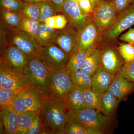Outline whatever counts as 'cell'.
Returning a JSON list of instances; mask_svg holds the SVG:
<instances>
[{
  "instance_id": "cell-17",
  "label": "cell",
  "mask_w": 134,
  "mask_h": 134,
  "mask_svg": "<svg viewBox=\"0 0 134 134\" xmlns=\"http://www.w3.org/2000/svg\"><path fill=\"white\" fill-rule=\"evenodd\" d=\"M115 75L100 66L92 75V90L100 93L105 92L109 89Z\"/></svg>"
},
{
  "instance_id": "cell-27",
  "label": "cell",
  "mask_w": 134,
  "mask_h": 134,
  "mask_svg": "<svg viewBox=\"0 0 134 134\" xmlns=\"http://www.w3.org/2000/svg\"><path fill=\"white\" fill-rule=\"evenodd\" d=\"M92 75L79 70L72 72L70 77L75 86L82 89L91 88Z\"/></svg>"
},
{
  "instance_id": "cell-16",
  "label": "cell",
  "mask_w": 134,
  "mask_h": 134,
  "mask_svg": "<svg viewBox=\"0 0 134 134\" xmlns=\"http://www.w3.org/2000/svg\"><path fill=\"white\" fill-rule=\"evenodd\" d=\"M1 134H15L19 113L9 107L1 111Z\"/></svg>"
},
{
  "instance_id": "cell-4",
  "label": "cell",
  "mask_w": 134,
  "mask_h": 134,
  "mask_svg": "<svg viewBox=\"0 0 134 134\" xmlns=\"http://www.w3.org/2000/svg\"><path fill=\"white\" fill-rule=\"evenodd\" d=\"M49 74V71L43 63L34 57L30 58L23 75L31 88L49 96L50 95L48 85Z\"/></svg>"
},
{
  "instance_id": "cell-44",
  "label": "cell",
  "mask_w": 134,
  "mask_h": 134,
  "mask_svg": "<svg viewBox=\"0 0 134 134\" xmlns=\"http://www.w3.org/2000/svg\"><path fill=\"white\" fill-rule=\"evenodd\" d=\"M90 1L92 5V8L93 10H94V8H96V6L97 5L98 3L99 2V0H90Z\"/></svg>"
},
{
  "instance_id": "cell-34",
  "label": "cell",
  "mask_w": 134,
  "mask_h": 134,
  "mask_svg": "<svg viewBox=\"0 0 134 134\" xmlns=\"http://www.w3.org/2000/svg\"><path fill=\"white\" fill-rule=\"evenodd\" d=\"M23 0H0L1 7L19 12L25 4Z\"/></svg>"
},
{
  "instance_id": "cell-7",
  "label": "cell",
  "mask_w": 134,
  "mask_h": 134,
  "mask_svg": "<svg viewBox=\"0 0 134 134\" xmlns=\"http://www.w3.org/2000/svg\"><path fill=\"white\" fill-rule=\"evenodd\" d=\"M36 58L43 63L49 73L58 71L66 66L70 58L54 43L41 46Z\"/></svg>"
},
{
  "instance_id": "cell-8",
  "label": "cell",
  "mask_w": 134,
  "mask_h": 134,
  "mask_svg": "<svg viewBox=\"0 0 134 134\" xmlns=\"http://www.w3.org/2000/svg\"><path fill=\"white\" fill-rule=\"evenodd\" d=\"M133 25L134 3L130 5L126 9L119 14L114 25L103 32L102 41L99 46L117 41L120 35L123 31Z\"/></svg>"
},
{
  "instance_id": "cell-45",
  "label": "cell",
  "mask_w": 134,
  "mask_h": 134,
  "mask_svg": "<svg viewBox=\"0 0 134 134\" xmlns=\"http://www.w3.org/2000/svg\"><path fill=\"white\" fill-rule=\"evenodd\" d=\"M133 3H134V0H133V3H132V4H133Z\"/></svg>"
},
{
  "instance_id": "cell-37",
  "label": "cell",
  "mask_w": 134,
  "mask_h": 134,
  "mask_svg": "<svg viewBox=\"0 0 134 134\" xmlns=\"http://www.w3.org/2000/svg\"><path fill=\"white\" fill-rule=\"evenodd\" d=\"M118 14L124 11L132 4L133 0H112Z\"/></svg>"
},
{
  "instance_id": "cell-13",
  "label": "cell",
  "mask_w": 134,
  "mask_h": 134,
  "mask_svg": "<svg viewBox=\"0 0 134 134\" xmlns=\"http://www.w3.org/2000/svg\"><path fill=\"white\" fill-rule=\"evenodd\" d=\"M61 14L65 15L68 24L74 27L77 32L80 31L92 18V15L85 14L82 11L78 0H65Z\"/></svg>"
},
{
  "instance_id": "cell-12",
  "label": "cell",
  "mask_w": 134,
  "mask_h": 134,
  "mask_svg": "<svg viewBox=\"0 0 134 134\" xmlns=\"http://www.w3.org/2000/svg\"><path fill=\"white\" fill-rule=\"evenodd\" d=\"M77 32L79 49L89 52L99 47L103 32L96 25L93 18Z\"/></svg>"
},
{
  "instance_id": "cell-41",
  "label": "cell",
  "mask_w": 134,
  "mask_h": 134,
  "mask_svg": "<svg viewBox=\"0 0 134 134\" xmlns=\"http://www.w3.org/2000/svg\"><path fill=\"white\" fill-rule=\"evenodd\" d=\"M55 6L59 14H61L63 5L65 0H49Z\"/></svg>"
},
{
  "instance_id": "cell-14",
  "label": "cell",
  "mask_w": 134,
  "mask_h": 134,
  "mask_svg": "<svg viewBox=\"0 0 134 134\" xmlns=\"http://www.w3.org/2000/svg\"><path fill=\"white\" fill-rule=\"evenodd\" d=\"M53 43L70 58L79 50L78 32L74 27L68 24L64 29L59 30Z\"/></svg>"
},
{
  "instance_id": "cell-10",
  "label": "cell",
  "mask_w": 134,
  "mask_h": 134,
  "mask_svg": "<svg viewBox=\"0 0 134 134\" xmlns=\"http://www.w3.org/2000/svg\"><path fill=\"white\" fill-rule=\"evenodd\" d=\"M119 15L112 0H99L92 16L96 25L103 32L114 25Z\"/></svg>"
},
{
  "instance_id": "cell-19",
  "label": "cell",
  "mask_w": 134,
  "mask_h": 134,
  "mask_svg": "<svg viewBox=\"0 0 134 134\" xmlns=\"http://www.w3.org/2000/svg\"><path fill=\"white\" fill-rule=\"evenodd\" d=\"M68 111L78 112L86 108L84 101L83 89L75 86L67 94L64 100Z\"/></svg>"
},
{
  "instance_id": "cell-30",
  "label": "cell",
  "mask_w": 134,
  "mask_h": 134,
  "mask_svg": "<svg viewBox=\"0 0 134 134\" xmlns=\"http://www.w3.org/2000/svg\"><path fill=\"white\" fill-rule=\"evenodd\" d=\"M40 23L39 21L23 18L20 29L36 39Z\"/></svg>"
},
{
  "instance_id": "cell-1",
  "label": "cell",
  "mask_w": 134,
  "mask_h": 134,
  "mask_svg": "<svg viewBox=\"0 0 134 134\" xmlns=\"http://www.w3.org/2000/svg\"><path fill=\"white\" fill-rule=\"evenodd\" d=\"M64 101L53 95L46 98L40 110L46 133L64 134L69 117Z\"/></svg>"
},
{
  "instance_id": "cell-2",
  "label": "cell",
  "mask_w": 134,
  "mask_h": 134,
  "mask_svg": "<svg viewBox=\"0 0 134 134\" xmlns=\"http://www.w3.org/2000/svg\"><path fill=\"white\" fill-rule=\"evenodd\" d=\"M1 43L15 46L30 58H36L41 46L36 39L19 29L1 26Z\"/></svg>"
},
{
  "instance_id": "cell-36",
  "label": "cell",
  "mask_w": 134,
  "mask_h": 134,
  "mask_svg": "<svg viewBox=\"0 0 134 134\" xmlns=\"http://www.w3.org/2000/svg\"><path fill=\"white\" fill-rule=\"evenodd\" d=\"M44 134L46 133L45 127L43 124L41 117H39L34 124L26 132L25 134Z\"/></svg>"
},
{
  "instance_id": "cell-32",
  "label": "cell",
  "mask_w": 134,
  "mask_h": 134,
  "mask_svg": "<svg viewBox=\"0 0 134 134\" xmlns=\"http://www.w3.org/2000/svg\"><path fill=\"white\" fill-rule=\"evenodd\" d=\"M16 92L0 88V111L12 106Z\"/></svg>"
},
{
  "instance_id": "cell-18",
  "label": "cell",
  "mask_w": 134,
  "mask_h": 134,
  "mask_svg": "<svg viewBox=\"0 0 134 134\" xmlns=\"http://www.w3.org/2000/svg\"><path fill=\"white\" fill-rule=\"evenodd\" d=\"M108 90L118 99L120 102L134 91V83L122 77L117 73L115 75Z\"/></svg>"
},
{
  "instance_id": "cell-28",
  "label": "cell",
  "mask_w": 134,
  "mask_h": 134,
  "mask_svg": "<svg viewBox=\"0 0 134 134\" xmlns=\"http://www.w3.org/2000/svg\"><path fill=\"white\" fill-rule=\"evenodd\" d=\"M89 52L79 49L71 55L68 61L66 67L70 72L80 70L82 63Z\"/></svg>"
},
{
  "instance_id": "cell-9",
  "label": "cell",
  "mask_w": 134,
  "mask_h": 134,
  "mask_svg": "<svg viewBox=\"0 0 134 134\" xmlns=\"http://www.w3.org/2000/svg\"><path fill=\"white\" fill-rule=\"evenodd\" d=\"M70 74L66 66L58 71L49 73L48 85L50 95L64 101L67 94L75 86L70 77Z\"/></svg>"
},
{
  "instance_id": "cell-5",
  "label": "cell",
  "mask_w": 134,
  "mask_h": 134,
  "mask_svg": "<svg viewBox=\"0 0 134 134\" xmlns=\"http://www.w3.org/2000/svg\"><path fill=\"white\" fill-rule=\"evenodd\" d=\"M48 96L31 87H25L17 91L12 107L18 113L40 111Z\"/></svg>"
},
{
  "instance_id": "cell-21",
  "label": "cell",
  "mask_w": 134,
  "mask_h": 134,
  "mask_svg": "<svg viewBox=\"0 0 134 134\" xmlns=\"http://www.w3.org/2000/svg\"><path fill=\"white\" fill-rule=\"evenodd\" d=\"M119 103L118 99L108 90L101 93L100 111L107 116L112 117Z\"/></svg>"
},
{
  "instance_id": "cell-26",
  "label": "cell",
  "mask_w": 134,
  "mask_h": 134,
  "mask_svg": "<svg viewBox=\"0 0 134 134\" xmlns=\"http://www.w3.org/2000/svg\"><path fill=\"white\" fill-rule=\"evenodd\" d=\"M84 101L86 108L100 111L101 93L96 92L91 88L83 89Z\"/></svg>"
},
{
  "instance_id": "cell-31",
  "label": "cell",
  "mask_w": 134,
  "mask_h": 134,
  "mask_svg": "<svg viewBox=\"0 0 134 134\" xmlns=\"http://www.w3.org/2000/svg\"><path fill=\"white\" fill-rule=\"evenodd\" d=\"M39 3L41 11L40 23H44L45 20L48 18L60 14L54 5L49 0Z\"/></svg>"
},
{
  "instance_id": "cell-6",
  "label": "cell",
  "mask_w": 134,
  "mask_h": 134,
  "mask_svg": "<svg viewBox=\"0 0 134 134\" xmlns=\"http://www.w3.org/2000/svg\"><path fill=\"white\" fill-rule=\"evenodd\" d=\"M0 66L20 74L24 72L30 60V57L12 45L1 43Z\"/></svg>"
},
{
  "instance_id": "cell-29",
  "label": "cell",
  "mask_w": 134,
  "mask_h": 134,
  "mask_svg": "<svg viewBox=\"0 0 134 134\" xmlns=\"http://www.w3.org/2000/svg\"><path fill=\"white\" fill-rule=\"evenodd\" d=\"M19 13L23 18L40 22L41 11L39 3L25 2L23 8Z\"/></svg>"
},
{
  "instance_id": "cell-23",
  "label": "cell",
  "mask_w": 134,
  "mask_h": 134,
  "mask_svg": "<svg viewBox=\"0 0 134 134\" xmlns=\"http://www.w3.org/2000/svg\"><path fill=\"white\" fill-rule=\"evenodd\" d=\"M0 14L1 26L10 28H20L23 17L19 12L1 7Z\"/></svg>"
},
{
  "instance_id": "cell-11",
  "label": "cell",
  "mask_w": 134,
  "mask_h": 134,
  "mask_svg": "<svg viewBox=\"0 0 134 134\" xmlns=\"http://www.w3.org/2000/svg\"><path fill=\"white\" fill-rule=\"evenodd\" d=\"M117 41L99 47L101 66L115 75L120 72L126 63L118 50Z\"/></svg>"
},
{
  "instance_id": "cell-24",
  "label": "cell",
  "mask_w": 134,
  "mask_h": 134,
  "mask_svg": "<svg viewBox=\"0 0 134 134\" xmlns=\"http://www.w3.org/2000/svg\"><path fill=\"white\" fill-rule=\"evenodd\" d=\"M59 30L53 29L45 23H41L36 40L41 46H46L52 44Z\"/></svg>"
},
{
  "instance_id": "cell-20",
  "label": "cell",
  "mask_w": 134,
  "mask_h": 134,
  "mask_svg": "<svg viewBox=\"0 0 134 134\" xmlns=\"http://www.w3.org/2000/svg\"><path fill=\"white\" fill-rule=\"evenodd\" d=\"M100 66V50L98 47L89 52L82 63L80 70L93 75Z\"/></svg>"
},
{
  "instance_id": "cell-40",
  "label": "cell",
  "mask_w": 134,
  "mask_h": 134,
  "mask_svg": "<svg viewBox=\"0 0 134 134\" xmlns=\"http://www.w3.org/2000/svg\"><path fill=\"white\" fill-rule=\"evenodd\" d=\"M119 39L125 43L134 44V28H130L126 32L121 35Z\"/></svg>"
},
{
  "instance_id": "cell-39",
  "label": "cell",
  "mask_w": 134,
  "mask_h": 134,
  "mask_svg": "<svg viewBox=\"0 0 134 134\" xmlns=\"http://www.w3.org/2000/svg\"><path fill=\"white\" fill-rule=\"evenodd\" d=\"M55 29L61 30L64 29L68 24V19L65 15L60 14L55 16Z\"/></svg>"
},
{
  "instance_id": "cell-42",
  "label": "cell",
  "mask_w": 134,
  "mask_h": 134,
  "mask_svg": "<svg viewBox=\"0 0 134 134\" xmlns=\"http://www.w3.org/2000/svg\"><path fill=\"white\" fill-rule=\"evenodd\" d=\"M44 23L49 27L55 29V16L50 17L45 20Z\"/></svg>"
},
{
  "instance_id": "cell-43",
  "label": "cell",
  "mask_w": 134,
  "mask_h": 134,
  "mask_svg": "<svg viewBox=\"0 0 134 134\" xmlns=\"http://www.w3.org/2000/svg\"><path fill=\"white\" fill-rule=\"evenodd\" d=\"M24 2L26 3H40L46 1L47 0H23Z\"/></svg>"
},
{
  "instance_id": "cell-25",
  "label": "cell",
  "mask_w": 134,
  "mask_h": 134,
  "mask_svg": "<svg viewBox=\"0 0 134 134\" xmlns=\"http://www.w3.org/2000/svg\"><path fill=\"white\" fill-rule=\"evenodd\" d=\"M101 130L83 126L69 119L65 126L64 134H103Z\"/></svg>"
},
{
  "instance_id": "cell-3",
  "label": "cell",
  "mask_w": 134,
  "mask_h": 134,
  "mask_svg": "<svg viewBox=\"0 0 134 134\" xmlns=\"http://www.w3.org/2000/svg\"><path fill=\"white\" fill-rule=\"evenodd\" d=\"M69 119L83 126L93 128L106 133L109 131L112 124L113 117L103 114L98 110L86 108L78 112L68 111Z\"/></svg>"
},
{
  "instance_id": "cell-22",
  "label": "cell",
  "mask_w": 134,
  "mask_h": 134,
  "mask_svg": "<svg viewBox=\"0 0 134 134\" xmlns=\"http://www.w3.org/2000/svg\"><path fill=\"white\" fill-rule=\"evenodd\" d=\"M40 115V111H27L19 114L15 134H25Z\"/></svg>"
},
{
  "instance_id": "cell-15",
  "label": "cell",
  "mask_w": 134,
  "mask_h": 134,
  "mask_svg": "<svg viewBox=\"0 0 134 134\" xmlns=\"http://www.w3.org/2000/svg\"><path fill=\"white\" fill-rule=\"evenodd\" d=\"M25 87H30L23 75L0 66V88L17 92Z\"/></svg>"
},
{
  "instance_id": "cell-35",
  "label": "cell",
  "mask_w": 134,
  "mask_h": 134,
  "mask_svg": "<svg viewBox=\"0 0 134 134\" xmlns=\"http://www.w3.org/2000/svg\"><path fill=\"white\" fill-rule=\"evenodd\" d=\"M118 73L122 77L134 83V60L130 62L125 63Z\"/></svg>"
},
{
  "instance_id": "cell-33",
  "label": "cell",
  "mask_w": 134,
  "mask_h": 134,
  "mask_svg": "<svg viewBox=\"0 0 134 134\" xmlns=\"http://www.w3.org/2000/svg\"><path fill=\"white\" fill-rule=\"evenodd\" d=\"M117 47L121 55L126 62L134 60V44L117 41Z\"/></svg>"
},
{
  "instance_id": "cell-38",
  "label": "cell",
  "mask_w": 134,
  "mask_h": 134,
  "mask_svg": "<svg viewBox=\"0 0 134 134\" xmlns=\"http://www.w3.org/2000/svg\"><path fill=\"white\" fill-rule=\"evenodd\" d=\"M78 3L82 11L85 14L92 15L93 12L92 5L90 0H78Z\"/></svg>"
}]
</instances>
